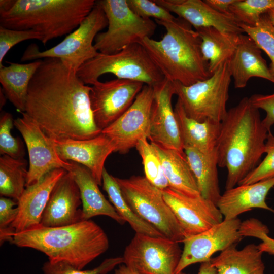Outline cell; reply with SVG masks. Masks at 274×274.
I'll list each match as a JSON object with an SVG mask.
<instances>
[{
	"label": "cell",
	"mask_w": 274,
	"mask_h": 274,
	"mask_svg": "<svg viewBox=\"0 0 274 274\" xmlns=\"http://www.w3.org/2000/svg\"><path fill=\"white\" fill-rule=\"evenodd\" d=\"M184 150L201 195L217 205L221 194L216 149L209 152H203L191 148H186Z\"/></svg>",
	"instance_id": "obj_28"
},
{
	"label": "cell",
	"mask_w": 274,
	"mask_h": 274,
	"mask_svg": "<svg viewBox=\"0 0 274 274\" xmlns=\"http://www.w3.org/2000/svg\"><path fill=\"white\" fill-rule=\"evenodd\" d=\"M90 89L60 59H43L29 84L25 113L53 140L93 138L101 130L94 119Z\"/></svg>",
	"instance_id": "obj_1"
},
{
	"label": "cell",
	"mask_w": 274,
	"mask_h": 274,
	"mask_svg": "<svg viewBox=\"0 0 274 274\" xmlns=\"http://www.w3.org/2000/svg\"><path fill=\"white\" fill-rule=\"evenodd\" d=\"M150 134V142L164 148L184 152L172 99L175 94L173 82L164 79L154 85Z\"/></svg>",
	"instance_id": "obj_17"
},
{
	"label": "cell",
	"mask_w": 274,
	"mask_h": 274,
	"mask_svg": "<svg viewBox=\"0 0 274 274\" xmlns=\"http://www.w3.org/2000/svg\"><path fill=\"white\" fill-rule=\"evenodd\" d=\"M273 187L274 177L252 184L237 185L221 194L217 206L226 220L237 218L253 208L274 213L266 202V196Z\"/></svg>",
	"instance_id": "obj_22"
},
{
	"label": "cell",
	"mask_w": 274,
	"mask_h": 274,
	"mask_svg": "<svg viewBox=\"0 0 274 274\" xmlns=\"http://www.w3.org/2000/svg\"><path fill=\"white\" fill-rule=\"evenodd\" d=\"M39 32L33 30L13 29L0 26V68L8 51L16 44L28 40H42Z\"/></svg>",
	"instance_id": "obj_40"
},
{
	"label": "cell",
	"mask_w": 274,
	"mask_h": 274,
	"mask_svg": "<svg viewBox=\"0 0 274 274\" xmlns=\"http://www.w3.org/2000/svg\"><path fill=\"white\" fill-rule=\"evenodd\" d=\"M115 274H139L135 271L126 266L125 264H121L115 270Z\"/></svg>",
	"instance_id": "obj_46"
},
{
	"label": "cell",
	"mask_w": 274,
	"mask_h": 274,
	"mask_svg": "<svg viewBox=\"0 0 274 274\" xmlns=\"http://www.w3.org/2000/svg\"><path fill=\"white\" fill-rule=\"evenodd\" d=\"M182 253L178 242L135 233L123 258L124 264L139 274H176Z\"/></svg>",
	"instance_id": "obj_11"
},
{
	"label": "cell",
	"mask_w": 274,
	"mask_h": 274,
	"mask_svg": "<svg viewBox=\"0 0 274 274\" xmlns=\"http://www.w3.org/2000/svg\"><path fill=\"white\" fill-rule=\"evenodd\" d=\"M13 125L12 114L3 113L0 119V153L15 159L23 158L25 152L21 140L11 134Z\"/></svg>",
	"instance_id": "obj_37"
},
{
	"label": "cell",
	"mask_w": 274,
	"mask_h": 274,
	"mask_svg": "<svg viewBox=\"0 0 274 274\" xmlns=\"http://www.w3.org/2000/svg\"><path fill=\"white\" fill-rule=\"evenodd\" d=\"M228 61L212 76L191 85L173 82L175 94L187 116L199 122H221L227 110L229 88L231 81Z\"/></svg>",
	"instance_id": "obj_9"
},
{
	"label": "cell",
	"mask_w": 274,
	"mask_h": 274,
	"mask_svg": "<svg viewBox=\"0 0 274 274\" xmlns=\"http://www.w3.org/2000/svg\"><path fill=\"white\" fill-rule=\"evenodd\" d=\"M79 187L71 172H66L54 186L43 213L41 226L56 227L83 221Z\"/></svg>",
	"instance_id": "obj_18"
},
{
	"label": "cell",
	"mask_w": 274,
	"mask_h": 274,
	"mask_svg": "<svg viewBox=\"0 0 274 274\" xmlns=\"http://www.w3.org/2000/svg\"><path fill=\"white\" fill-rule=\"evenodd\" d=\"M66 172L63 168L54 169L25 188L17 201L18 213L11 225L15 232L41 225L42 216L53 188Z\"/></svg>",
	"instance_id": "obj_20"
},
{
	"label": "cell",
	"mask_w": 274,
	"mask_h": 274,
	"mask_svg": "<svg viewBox=\"0 0 274 274\" xmlns=\"http://www.w3.org/2000/svg\"><path fill=\"white\" fill-rule=\"evenodd\" d=\"M240 26L269 57L271 61L269 68L274 78V26L266 13L260 16L254 26L242 23H240Z\"/></svg>",
	"instance_id": "obj_34"
},
{
	"label": "cell",
	"mask_w": 274,
	"mask_h": 274,
	"mask_svg": "<svg viewBox=\"0 0 274 274\" xmlns=\"http://www.w3.org/2000/svg\"><path fill=\"white\" fill-rule=\"evenodd\" d=\"M178 274H187L183 271ZM197 274H218L217 269L211 263L210 261L201 263Z\"/></svg>",
	"instance_id": "obj_45"
},
{
	"label": "cell",
	"mask_w": 274,
	"mask_h": 274,
	"mask_svg": "<svg viewBox=\"0 0 274 274\" xmlns=\"http://www.w3.org/2000/svg\"><path fill=\"white\" fill-rule=\"evenodd\" d=\"M201 39V51L211 75L229 61L238 42L239 35L227 34L212 27L195 29Z\"/></svg>",
	"instance_id": "obj_30"
},
{
	"label": "cell",
	"mask_w": 274,
	"mask_h": 274,
	"mask_svg": "<svg viewBox=\"0 0 274 274\" xmlns=\"http://www.w3.org/2000/svg\"><path fill=\"white\" fill-rule=\"evenodd\" d=\"M124 264L123 257L106 259L99 266L90 270L75 268L64 262H45L42 267L44 274H107L117 265Z\"/></svg>",
	"instance_id": "obj_36"
},
{
	"label": "cell",
	"mask_w": 274,
	"mask_h": 274,
	"mask_svg": "<svg viewBox=\"0 0 274 274\" xmlns=\"http://www.w3.org/2000/svg\"><path fill=\"white\" fill-rule=\"evenodd\" d=\"M24 158L6 155L0 157V194L18 201L25 188L28 170Z\"/></svg>",
	"instance_id": "obj_32"
},
{
	"label": "cell",
	"mask_w": 274,
	"mask_h": 274,
	"mask_svg": "<svg viewBox=\"0 0 274 274\" xmlns=\"http://www.w3.org/2000/svg\"><path fill=\"white\" fill-rule=\"evenodd\" d=\"M150 143L160 159L169 187L189 196L201 195L185 152Z\"/></svg>",
	"instance_id": "obj_26"
},
{
	"label": "cell",
	"mask_w": 274,
	"mask_h": 274,
	"mask_svg": "<svg viewBox=\"0 0 274 274\" xmlns=\"http://www.w3.org/2000/svg\"><path fill=\"white\" fill-rule=\"evenodd\" d=\"M162 192L181 227L185 238L205 231L224 220L217 205L201 195L187 196L169 187Z\"/></svg>",
	"instance_id": "obj_16"
},
{
	"label": "cell",
	"mask_w": 274,
	"mask_h": 274,
	"mask_svg": "<svg viewBox=\"0 0 274 274\" xmlns=\"http://www.w3.org/2000/svg\"><path fill=\"white\" fill-rule=\"evenodd\" d=\"M127 2L134 13L144 18L150 19L152 17L155 20L172 21L176 18L154 1L127 0Z\"/></svg>",
	"instance_id": "obj_41"
},
{
	"label": "cell",
	"mask_w": 274,
	"mask_h": 274,
	"mask_svg": "<svg viewBox=\"0 0 274 274\" xmlns=\"http://www.w3.org/2000/svg\"><path fill=\"white\" fill-rule=\"evenodd\" d=\"M269 132L249 97L227 110L216 147L218 166L227 170L226 190L237 185L258 164Z\"/></svg>",
	"instance_id": "obj_2"
},
{
	"label": "cell",
	"mask_w": 274,
	"mask_h": 274,
	"mask_svg": "<svg viewBox=\"0 0 274 274\" xmlns=\"http://www.w3.org/2000/svg\"><path fill=\"white\" fill-rule=\"evenodd\" d=\"M17 202L12 199L1 196L0 198V233L15 231L11 227L18 213Z\"/></svg>",
	"instance_id": "obj_43"
},
{
	"label": "cell",
	"mask_w": 274,
	"mask_h": 274,
	"mask_svg": "<svg viewBox=\"0 0 274 274\" xmlns=\"http://www.w3.org/2000/svg\"><path fill=\"white\" fill-rule=\"evenodd\" d=\"M155 21L166 29L162 38L157 41L146 38L140 44L164 78L185 86L210 78L212 75L201 51V39L192 25L178 17L172 21Z\"/></svg>",
	"instance_id": "obj_4"
},
{
	"label": "cell",
	"mask_w": 274,
	"mask_h": 274,
	"mask_svg": "<svg viewBox=\"0 0 274 274\" xmlns=\"http://www.w3.org/2000/svg\"><path fill=\"white\" fill-rule=\"evenodd\" d=\"M170 13L177 14L195 29L212 27L230 35L244 33L240 23L232 14L220 13L201 0H153Z\"/></svg>",
	"instance_id": "obj_21"
},
{
	"label": "cell",
	"mask_w": 274,
	"mask_h": 274,
	"mask_svg": "<svg viewBox=\"0 0 274 274\" xmlns=\"http://www.w3.org/2000/svg\"><path fill=\"white\" fill-rule=\"evenodd\" d=\"M10 243L44 253L52 262H64L83 269L104 253L109 242L104 230L91 220L56 227L39 226L15 232Z\"/></svg>",
	"instance_id": "obj_3"
},
{
	"label": "cell",
	"mask_w": 274,
	"mask_h": 274,
	"mask_svg": "<svg viewBox=\"0 0 274 274\" xmlns=\"http://www.w3.org/2000/svg\"><path fill=\"white\" fill-rule=\"evenodd\" d=\"M98 2L108 21L107 31L99 33L94 40V47L99 53L114 54L153 35L157 28L156 23L136 15L129 8L127 0Z\"/></svg>",
	"instance_id": "obj_10"
},
{
	"label": "cell",
	"mask_w": 274,
	"mask_h": 274,
	"mask_svg": "<svg viewBox=\"0 0 274 274\" xmlns=\"http://www.w3.org/2000/svg\"><path fill=\"white\" fill-rule=\"evenodd\" d=\"M53 141L61 159L85 166L98 185H101L105 162L108 157L115 152L116 149L108 136L101 133L88 140H53Z\"/></svg>",
	"instance_id": "obj_19"
},
{
	"label": "cell",
	"mask_w": 274,
	"mask_h": 274,
	"mask_svg": "<svg viewBox=\"0 0 274 274\" xmlns=\"http://www.w3.org/2000/svg\"><path fill=\"white\" fill-rule=\"evenodd\" d=\"M135 148L141 157L146 178L161 190L169 187L160 159L148 139L140 140Z\"/></svg>",
	"instance_id": "obj_33"
},
{
	"label": "cell",
	"mask_w": 274,
	"mask_h": 274,
	"mask_svg": "<svg viewBox=\"0 0 274 274\" xmlns=\"http://www.w3.org/2000/svg\"><path fill=\"white\" fill-rule=\"evenodd\" d=\"M106 73L112 74L118 79L138 81L152 86L165 79L140 43L131 44L112 54L99 53L77 72L78 77L86 85H93Z\"/></svg>",
	"instance_id": "obj_6"
},
{
	"label": "cell",
	"mask_w": 274,
	"mask_h": 274,
	"mask_svg": "<svg viewBox=\"0 0 274 274\" xmlns=\"http://www.w3.org/2000/svg\"><path fill=\"white\" fill-rule=\"evenodd\" d=\"M21 114L22 117L14 120V125L21 134L28 153L29 164L26 187L38 182L54 169L63 168L70 172L72 163L60 158L53 140L27 114Z\"/></svg>",
	"instance_id": "obj_13"
},
{
	"label": "cell",
	"mask_w": 274,
	"mask_h": 274,
	"mask_svg": "<svg viewBox=\"0 0 274 274\" xmlns=\"http://www.w3.org/2000/svg\"><path fill=\"white\" fill-rule=\"evenodd\" d=\"M249 99L252 105L258 109L265 112L262 123L268 131L274 125V93L270 94H255Z\"/></svg>",
	"instance_id": "obj_42"
},
{
	"label": "cell",
	"mask_w": 274,
	"mask_h": 274,
	"mask_svg": "<svg viewBox=\"0 0 274 274\" xmlns=\"http://www.w3.org/2000/svg\"><path fill=\"white\" fill-rule=\"evenodd\" d=\"M266 14L269 19L270 22L274 26V8L269 10L267 13Z\"/></svg>",
	"instance_id": "obj_47"
},
{
	"label": "cell",
	"mask_w": 274,
	"mask_h": 274,
	"mask_svg": "<svg viewBox=\"0 0 274 274\" xmlns=\"http://www.w3.org/2000/svg\"><path fill=\"white\" fill-rule=\"evenodd\" d=\"M115 178L124 198L139 217L163 236L179 243L183 242L185 239L183 230L165 201L162 190L152 184L145 177Z\"/></svg>",
	"instance_id": "obj_8"
},
{
	"label": "cell",
	"mask_w": 274,
	"mask_h": 274,
	"mask_svg": "<svg viewBox=\"0 0 274 274\" xmlns=\"http://www.w3.org/2000/svg\"><path fill=\"white\" fill-rule=\"evenodd\" d=\"M0 68V82L6 97L20 112L25 111L30 82L41 63V59L28 63L7 62Z\"/></svg>",
	"instance_id": "obj_29"
},
{
	"label": "cell",
	"mask_w": 274,
	"mask_h": 274,
	"mask_svg": "<svg viewBox=\"0 0 274 274\" xmlns=\"http://www.w3.org/2000/svg\"><path fill=\"white\" fill-rule=\"evenodd\" d=\"M266 156L238 185L250 184L274 177V134L268 133L265 142Z\"/></svg>",
	"instance_id": "obj_38"
},
{
	"label": "cell",
	"mask_w": 274,
	"mask_h": 274,
	"mask_svg": "<svg viewBox=\"0 0 274 274\" xmlns=\"http://www.w3.org/2000/svg\"><path fill=\"white\" fill-rule=\"evenodd\" d=\"M236 0H204V2L215 11L222 14H231L230 8Z\"/></svg>",
	"instance_id": "obj_44"
},
{
	"label": "cell",
	"mask_w": 274,
	"mask_h": 274,
	"mask_svg": "<svg viewBox=\"0 0 274 274\" xmlns=\"http://www.w3.org/2000/svg\"><path fill=\"white\" fill-rule=\"evenodd\" d=\"M154 96L152 86L145 84L128 109L102 130L115 146V152L125 154L138 141L149 139L150 115Z\"/></svg>",
	"instance_id": "obj_12"
},
{
	"label": "cell",
	"mask_w": 274,
	"mask_h": 274,
	"mask_svg": "<svg viewBox=\"0 0 274 274\" xmlns=\"http://www.w3.org/2000/svg\"><path fill=\"white\" fill-rule=\"evenodd\" d=\"M241 223L238 218L224 219L205 231L185 238L176 274L193 264L210 261L215 253L236 245L244 237L239 232Z\"/></svg>",
	"instance_id": "obj_15"
},
{
	"label": "cell",
	"mask_w": 274,
	"mask_h": 274,
	"mask_svg": "<svg viewBox=\"0 0 274 274\" xmlns=\"http://www.w3.org/2000/svg\"><path fill=\"white\" fill-rule=\"evenodd\" d=\"M274 8V0H236L231 14L241 23L254 26L260 16Z\"/></svg>",
	"instance_id": "obj_35"
},
{
	"label": "cell",
	"mask_w": 274,
	"mask_h": 274,
	"mask_svg": "<svg viewBox=\"0 0 274 274\" xmlns=\"http://www.w3.org/2000/svg\"><path fill=\"white\" fill-rule=\"evenodd\" d=\"M70 162L72 166L70 172L73 174L80 192L83 220L104 215L111 218L120 224H125L126 221L99 190L98 184L89 170L81 164Z\"/></svg>",
	"instance_id": "obj_24"
},
{
	"label": "cell",
	"mask_w": 274,
	"mask_h": 274,
	"mask_svg": "<svg viewBox=\"0 0 274 274\" xmlns=\"http://www.w3.org/2000/svg\"><path fill=\"white\" fill-rule=\"evenodd\" d=\"M228 65L235 88L245 87L252 77L263 78L274 83V78L262 56L261 49L247 35L239 36Z\"/></svg>",
	"instance_id": "obj_23"
},
{
	"label": "cell",
	"mask_w": 274,
	"mask_h": 274,
	"mask_svg": "<svg viewBox=\"0 0 274 274\" xmlns=\"http://www.w3.org/2000/svg\"><path fill=\"white\" fill-rule=\"evenodd\" d=\"M145 84L116 78L97 81L90 91V100L95 123L101 131L121 116L131 106Z\"/></svg>",
	"instance_id": "obj_14"
},
{
	"label": "cell",
	"mask_w": 274,
	"mask_h": 274,
	"mask_svg": "<svg viewBox=\"0 0 274 274\" xmlns=\"http://www.w3.org/2000/svg\"><path fill=\"white\" fill-rule=\"evenodd\" d=\"M107 26L106 14L98 1H96L88 15L63 41L44 51L40 50L35 44H30L23 53L21 61L57 58L66 67L77 72L85 63L99 54L93 42L99 32Z\"/></svg>",
	"instance_id": "obj_7"
},
{
	"label": "cell",
	"mask_w": 274,
	"mask_h": 274,
	"mask_svg": "<svg viewBox=\"0 0 274 274\" xmlns=\"http://www.w3.org/2000/svg\"><path fill=\"white\" fill-rule=\"evenodd\" d=\"M95 3L94 0H1L0 26L39 32L45 45L75 30Z\"/></svg>",
	"instance_id": "obj_5"
},
{
	"label": "cell",
	"mask_w": 274,
	"mask_h": 274,
	"mask_svg": "<svg viewBox=\"0 0 274 274\" xmlns=\"http://www.w3.org/2000/svg\"><path fill=\"white\" fill-rule=\"evenodd\" d=\"M239 232L243 237H253L262 242L258 246L263 253L274 256V238L269 236L268 227L255 218L247 219L241 223Z\"/></svg>",
	"instance_id": "obj_39"
},
{
	"label": "cell",
	"mask_w": 274,
	"mask_h": 274,
	"mask_svg": "<svg viewBox=\"0 0 274 274\" xmlns=\"http://www.w3.org/2000/svg\"><path fill=\"white\" fill-rule=\"evenodd\" d=\"M103 189L118 214L137 233L153 236H163L150 224L139 217L131 210L123 197L115 177L109 174L105 168L102 173Z\"/></svg>",
	"instance_id": "obj_31"
},
{
	"label": "cell",
	"mask_w": 274,
	"mask_h": 274,
	"mask_svg": "<svg viewBox=\"0 0 274 274\" xmlns=\"http://www.w3.org/2000/svg\"><path fill=\"white\" fill-rule=\"evenodd\" d=\"M174 110L184 149L191 148L209 152L216 148L221 122H199L188 117L179 99Z\"/></svg>",
	"instance_id": "obj_25"
},
{
	"label": "cell",
	"mask_w": 274,
	"mask_h": 274,
	"mask_svg": "<svg viewBox=\"0 0 274 274\" xmlns=\"http://www.w3.org/2000/svg\"><path fill=\"white\" fill-rule=\"evenodd\" d=\"M231 246L211 258V264L218 274H264L263 253L258 245L250 244L241 250Z\"/></svg>",
	"instance_id": "obj_27"
}]
</instances>
